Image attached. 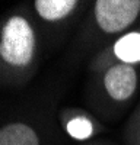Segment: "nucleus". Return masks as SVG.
Masks as SVG:
<instances>
[{"label":"nucleus","instance_id":"nucleus-3","mask_svg":"<svg viewBox=\"0 0 140 145\" xmlns=\"http://www.w3.org/2000/svg\"><path fill=\"white\" fill-rule=\"evenodd\" d=\"M136 71L127 64H118L108 70L104 84L108 94L115 100H125L136 90Z\"/></svg>","mask_w":140,"mask_h":145},{"label":"nucleus","instance_id":"nucleus-2","mask_svg":"<svg viewBox=\"0 0 140 145\" xmlns=\"http://www.w3.org/2000/svg\"><path fill=\"white\" fill-rule=\"evenodd\" d=\"M139 12V0H98L95 6L98 25L110 33L120 32L131 25Z\"/></svg>","mask_w":140,"mask_h":145},{"label":"nucleus","instance_id":"nucleus-1","mask_svg":"<svg viewBox=\"0 0 140 145\" xmlns=\"http://www.w3.org/2000/svg\"><path fill=\"white\" fill-rule=\"evenodd\" d=\"M34 32L29 23L19 16L10 18L3 28L0 55L12 65H26L34 55Z\"/></svg>","mask_w":140,"mask_h":145},{"label":"nucleus","instance_id":"nucleus-4","mask_svg":"<svg viewBox=\"0 0 140 145\" xmlns=\"http://www.w3.org/2000/svg\"><path fill=\"white\" fill-rule=\"evenodd\" d=\"M0 145H38V138L29 126L12 123L0 129Z\"/></svg>","mask_w":140,"mask_h":145},{"label":"nucleus","instance_id":"nucleus-5","mask_svg":"<svg viewBox=\"0 0 140 145\" xmlns=\"http://www.w3.org/2000/svg\"><path fill=\"white\" fill-rule=\"evenodd\" d=\"M76 6L75 0H37L35 9L45 20H57L69 15Z\"/></svg>","mask_w":140,"mask_h":145},{"label":"nucleus","instance_id":"nucleus-7","mask_svg":"<svg viewBox=\"0 0 140 145\" xmlns=\"http://www.w3.org/2000/svg\"><path fill=\"white\" fill-rule=\"evenodd\" d=\"M67 132L70 137H73L76 139H86L92 135L93 126L90 123V120L85 118H76L67 123Z\"/></svg>","mask_w":140,"mask_h":145},{"label":"nucleus","instance_id":"nucleus-6","mask_svg":"<svg viewBox=\"0 0 140 145\" xmlns=\"http://www.w3.org/2000/svg\"><path fill=\"white\" fill-rule=\"evenodd\" d=\"M114 52L124 63L140 61V33L131 32L120 38L114 45Z\"/></svg>","mask_w":140,"mask_h":145}]
</instances>
